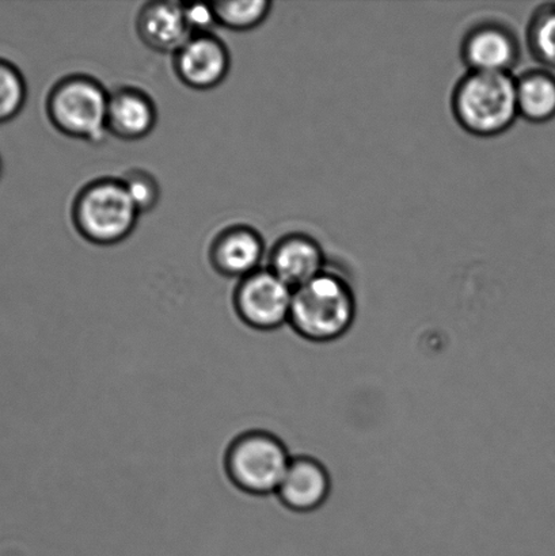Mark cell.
Here are the masks:
<instances>
[{
  "mask_svg": "<svg viewBox=\"0 0 555 556\" xmlns=\"http://www.w3.org/2000/svg\"><path fill=\"white\" fill-rule=\"evenodd\" d=\"M292 456L276 434L253 430L238 435L227 452L226 467L238 489L253 495L279 490Z\"/></svg>",
  "mask_w": 555,
  "mask_h": 556,
  "instance_id": "cell-5",
  "label": "cell"
},
{
  "mask_svg": "<svg viewBox=\"0 0 555 556\" xmlns=\"http://www.w3.org/2000/svg\"><path fill=\"white\" fill-rule=\"evenodd\" d=\"M157 111L152 98L136 87L111 91L108 109L109 135L127 141L147 138L154 130Z\"/></svg>",
  "mask_w": 555,
  "mask_h": 556,
  "instance_id": "cell-13",
  "label": "cell"
},
{
  "mask_svg": "<svg viewBox=\"0 0 555 556\" xmlns=\"http://www.w3.org/2000/svg\"><path fill=\"white\" fill-rule=\"evenodd\" d=\"M527 48L542 68L555 71V3L541 4L526 31Z\"/></svg>",
  "mask_w": 555,
  "mask_h": 556,
  "instance_id": "cell-15",
  "label": "cell"
},
{
  "mask_svg": "<svg viewBox=\"0 0 555 556\" xmlns=\"http://www.w3.org/2000/svg\"><path fill=\"white\" fill-rule=\"evenodd\" d=\"M461 58L469 73L510 74L520 62V41L502 22H480L466 31Z\"/></svg>",
  "mask_w": 555,
  "mask_h": 556,
  "instance_id": "cell-7",
  "label": "cell"
},
{
  "mask_svg": "<svg viewBox=\"0 0 555 556\" xmlns=\"http://www.w3.org/2000/svg\"><path fill=\"white\" fill-rule=\"evenodd\" d=\"M331 477L323 462L313 456H292L290 467L277 490V498L295 514H313L328 503Z\"/></svg>",
  "mask_w": 555,
  "mask_h": 556,
  "instance_id": "cell-9",
  "label": "cell"
},
{
  "mask_svg": "<svg viewBox=\"0 0 555 556\" xmlns=\"http://www.w3.org/2000/svg\"><path fill=\"white\" fill-rule=\"evenodd\" d=\"M2 173H3V162H2V156H0V177H2Z\"/></svg>",
  "mask_w": 555,
  "mask_h": 556,
  "instance_id": "cell-20",
  "label": "cell"
},
{
  "mask_svg": "<svg viewBox=\"0 0 555 556\" xmlns=\"http://www.w3.org/2000/svg\"><path fill=\"white\" fill-rule=\"evenodd\" d=\"M293 289L268 268H261L239 280L234 307L244 325L260 331H274L290 321Z\"/></svg>",
  "mask_w": 555,
  "mask_h": 556,
  "instance_id": "cell-6",
  "label": "cell"
},
{
  "mask_svg": "<svg viewBox=\"0 0 555 556\" xmlns=\"http://www.w3.org/2000/svg\"><path fill=\"white\" fill-rule=\"evenodd\" d=\"M173 59L178 79L193 90L215 89L230 73V52L212 33L190 37Z\"/></svg>",
  "mask_w": 555,
  "mask_h": 556,
  "instance_id": "cell-8",
  "label": "cell"
},
{
  "mask_svg": "<svg viewBox=\"0 0 555 556\" xmlns=\"http://www.w3.org/2000/svg\"><path fill=\"white\" fill-rule=\"evenodd\" d=\"M264 254L265 243L260 232L238 225L225 228L214 239L210 261L217 274L242 280L261 269Z\"/></svg>",
  "mask_w": 555,
  "mask_h": 556,
  "instance_id": "cell-10",
  "label": "cell"
},
{
  "mask_svg": "<svg viewBox=\"0 0 555 556\" xmlns=\"http://www.w3.org/2000/svg\"><path fill=\"white\" fill-rule=\"evenodd\" d=\"M136 31L146 47L173 56L193 36L185 20L184 4L177 2L146 3L136 16Z\"/></svg>",
  "mask_w": 555,
  "mask_h": 556,
  "instance_id": "cell-12",
  "label": "cell"
},
{
  "mask_svg": "<svg viewBox=\"0 0 555 556\" xmlns=\"http://www.w3.org/2000/svg\"><path fill=\"white\" fill-rule=\"evenodd\" d=\"M516 105L519 117L531 124L555 118V74L551 70L526 71L516 79Z\"/></svg>",
  "mask_w": 555,
  "mask_h": 556,
  "instance_id": "cell-14",
  "label": "cell"
},
{
  "mask_svg": "<svg viewBox=\"0 0 555 556\" xmlns=\"http://www.w3.org/2000/svg\"><path fill=\"white\" fill-rule=\"evenodd\" d=\"M109 92L87 75H70L58 81L47 97V116L60 134L86 143L106 139Z\"/></svg>",
  "mask_w": 555,
  "mask_h": 556,
  "instance_id": "cell-4",
  "label": "cell"
},
{
  "mask_svg": "<svg viewBox=\"0 0 555 556\" xmlns=\"http://www.w3.org/2000/svg\"><path fill=\"white\" fill-rule=\"evenodd\" d=\"M26 101L27 84L24 74L10 60L0 58V125L18 117Z\"/></svg>",
  "mask_w": 555,
  "mask_h": 556,
  "instance_id": "cell-17",
  "label": "cell"
},
{
  "mask_svg": "<svg viewBox=\"0 0 555 556\" xmlns=\"http://www.w3.org/2000/svg\"><path fill=\"white\" fill-rule=\"evenodd\" d=\"M185 20L192 35H206L217 25L211 4L184 5Z\"/></svg>",
  "mask_w": 555,
  "mask_h": 556,
  "instance_id": "cell-19",
  "label": "cell"
},
{
  "mask_svg": "<svg viewBox=\"0 0 555 556\" xmlns=\"http://www.w3.org/2000/svg\"><path fill=\"white\" fill-rule=\"evenodd\" d=\"M326 257L317 239L306 233H290L270 250L268 269L297 289L326 270Z\"/></svg>",
  "mask_w": 555,
  "mask_h": 556,
  "instance_id": "cell-11",
  "label": "cell"
},
{
  "mask_svg": "<svg viewBox=\"0 0 555 556\" xmlns=\"http://www.w3.org/2000/svg\"><path fill=\"white\" fill-rule=\"evenodd\" d=\"M125 190L133 200L140 215L155 208L161 199V187L151 173L134 168L124 174L122 178Z\"/></svg>",
  "mask_w": 555,
  "mask_h": 556,
  "instance_id": "cell-18",
  "label": "cell"
},
{
  "mask_svg": "<svg viewBox=\"0 0 555 556\" xmlns=\"http://www.w3.org/2000/svg\"><path fill=\"white\" fill-rule=\"evenodd\" d=\"M356 315L357 300L350 282L335 271L325 270L293 289L288 325L303 340L330 343L350 332Z\"/></svg>",
  "mask_w": 555,
  "mask_h": 556,
  "instance_id": "cell-1",
  "label": "cell"
},
{
  "mask_svg": "<svg viewBox=\"0 0 555 556\" xmlns=\"http://www.w3.org/2000/svg\"><path fill=\"white\" fill-rule=\"evenodd\" d=\"M456 123L477 138H496L519 117L513 74L467 73L451 96Z\"/></svg>",
  "mask_w": 555,
  "mask_h": 556,
  "instance_id": "cell-2",
  "label": "cell"
},
{
  "mask_svg": "<svg viewBox=\"0 0 555 556\" xmlns=\"http://www.w3.org/2000/svg\"><path fill=\"white\" fill-rule=\"evenodd\" d=\"M71 217L75 230L98 247L122 243L134 232L140 217L122 179L100 178L75 195Z\"/></svg>",
  "mask_w": 555,
  "mask_h": 556,
  "instance_id": "cell-3",
  "label": "cell"
},
{
  "mask_svg": "<svg viewBox=\"0 0 555 556\" xmlns=\"http://www.w3.org/2000/svg\"><path fill=\"white\" fill-rule=\"evenodd\" d=\"M217 25L234 31L253 30L268 18L272 3L268 0L253 2H217L212 3Z\"/></svg>",
  "mask_w": 555,
  "mask_h": 556,
  "instance_id": "cell-16",
  "label": "cell"
}]
</instances>
